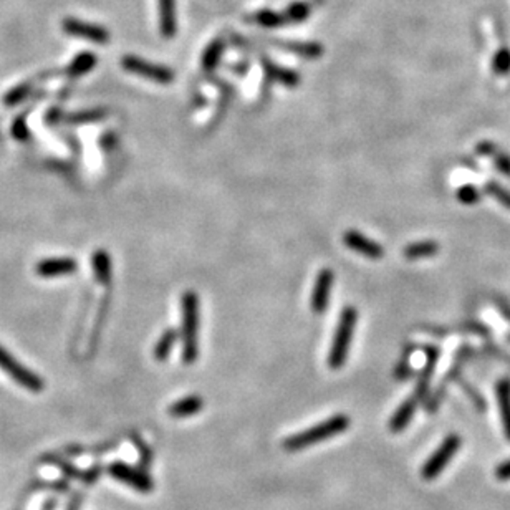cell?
Instances as JSON below:
<instances>
[{
    "mask_svg": "<svg viewBox=\"0 0 510 510\" xmlns=\"http://www.w3.org/2000/svg\"><path fill=\"white\" fill-rule=\"evenodd\" d=\"M486 191L491 196L496 197V199L501 202L504 207H507V209L510 211V192L507 189H504V187L499 186L497 182H489V184L486 186Z\"/></svg>",
    "mask_w": 510,
    "mask_h": 510,
    "instance_id": "29",
    "label": "cell"
},
{
    "mask_svg": "<svg viewBox=\"0 0 510 510\" xmlns=\"http://www.w3.org/2000/svg\"><path fill=\"white\" fill-rule=\"evenodd\" d=\"M93 274L100 284H109L111 280V257L105 251H95L91 255Z\"/></svg>",
    "mask_w": 510,
    "mask_h": 510,
    "instance_id": "20",
    "label": "cell"
},
{
    "mask_svg": "<svg viewBox=\"0 0 510 510\" xmlns=\"http://www.w3.org/2000/svg\"><path fill=\"white\" fill-rule=\"evenodd\" d=\"M497 399H499V409H501L504 431H506V436L510 441V381L509 379H502V381H499Z\"/></svg>",
    "mask_w": 510,
    "mask_h": 510,
    "instance_id": "19",
    "label": "cell"
},
{
    "mask_svg": "<svg viewBox=\"0 0 510 510\" xmlns=\"http://www.w3.org/2000/svg\"><path fill=\"white\" fill-rule=\"evenodd\" d=\"M178 340V331L176 330H166L163 333V336L159 338V341L156 343L154 348V356L158 358L159 361H164L166 358L169 356L171 350H173V345Z\"/></svg>",
    "mask_w": 510,
    "mask_h": 510,
    "instance_id": "23",
    "label": "cell"
},
{
    "mask_svg": "<svg viewBox=\"0 0 510 510\" xmlns=\"http://www.w3.org/2000/svg\"><path fill=\"white\" fill-rule=\"evenodd\" d=\"M30 91H32V85H30V83H24V85L15 86L7 93V95H5L4 103L7 106H17L30 95Z\"/></svg>",
    "mask_w": 510,
    "mask_h": 510,
    "instance_id": "26",
    "label": "cell"
},
{
    "mask_svg": "<svg viewBox=\"0 0 510 510\" xmlns=\"http://www.w3.org/2000/svg\"><path fill=\"white\" fill-rule=\"evenodd\" d=\"M264 66H265V73H267L270 80L277 81V83H280V85L289 86V88H295L296 85H299L300 75L296 71L284 69V66H279L267 60L264 61Z\"/></svg>",
    "mask_w": 510,
    "mask_h": 510,
    "instance_id": "17",
    "label": "cell"
},
{
    "mask_svg": "<svg viewBox=\"0 0 510 510\" xmlns=\"http://www.w3.org/2000/svg\"><path fill=\"white\" fill-rule=\"evenodd\" d=\"M61 27H64V32L66 35L78 36V39H83V40H90L93 44H98V45H105L108 44V40L111 39V35H109L108 30L105 27H101V25L83 22V20H78L73 17L65 19L64 24H61Z\"/></svg>",
    "mask_w": 510,
    "mask_h": 510,
    "instance_id": "8",
    "label": "cell"
},
{
    "mask_svg": "<svg viewBox=\"0 0 510 510\" xmlns=\"http://www.w3.org/2000/svg\"><path fill=\"white\" fill-rule=\"evenodd\" d=\"M105 116H106L105 109H90V111L73 114L71 119L75 123H91V121H95V119H101Z\"/></svg>",
    "mask_w": 510,
    "mask_h": 510,
    "instance_id": "30",
    "label": "cell"
},
{
    "mask_svg": "<svg viewBox=\"0 0 510 510\" xmlns=\"http://www.w3.org/2000/svg\"><path fill=\"white\" fill-rule=\"evenodd\" d=\"M159 32L164 39H173L178 34V7L176 0H158Z\"/></svg>",
    "mask_w": 510,
    "mask_h": 510,
    "instance_id": "12",
    "label": "cell"
},
{
    "mask_svg": "<svg viewBox=\"0 0 510 510\" xmlns=\"http://www.w3.org/2000/svg\"><path fill=\"white\" fill-rule=\"evenodd\" d=\"M108 474L113 479H116L118 482L126 484V486L136 489L139 492H151L154 489L153 479H151L148 474L136 469V467L124 464V462H113V464H109Z\"/></svg>",
    "mask_w": 510,
    "mask_h": 510,
    "instance_id": "7",
    "label": "cell"
},
{
    "mask_svg": "<svg viewBox=\"0 0 510 510\" xmlns=\"http://www.w3.org/2000/svg\"><path fill=\"white\" fill-rule=\"evenodd\" d=\"M222 54H224V41L222 40L212 41V44L204 50V54H202L201 64L204 66V70L206 71L214 70L222 59Z\"/></svg>",
    "mask_w": 510,
    "mask_h": 510,
    "instance_id": "22",
    "label": "cell"
},
{
    "mask_svg": "<svg viewBox=\"0 0 510 510\" xmlns=\"http://www.w3.org/2000/svg\"><path fill=\"white\" fill-rule=\"evenodd\" d=\"M121 66L129 73L148 78V80H153L156 83H159V85H169V83L174 80V73L169 66L151 64V61H146L134 55L123 56Z\"/></svg>",
    "mask_w": 510,
    "mask_h": 510,
    "instance_id": "6",
    "label": "cell"
},
{
    "mask_svg": "<svg viewBox=\"0 0 510 510\" xmlns=\"http://www.w3.org/2000/svg\"><path fill=\"white\" fill-rule=\"evenodd\" d=\"M0 369L7 373L15 383H19L20 386L27 389V391L30 393L44 391V386H45L44 379H41L35 371H32V369L24 366V364L20 363L14 355H10L2 345H0Z\"/></svg>",
    "mask_w": 510,
    "mask_h": 510,
    "instance_id": "4",
    "label": "cell"
},
{
    "mask_svg": "<svg viewBox=\"0 0 510 510\" xmlns=\"http://www.w3.org/2000/svg\"><path fill=\"white\" fill-rule=\"evenodd\" d=\"M333 272L330 269H324L319 274V277L315 280V287L314 294H311V310L315 311L316 315L325 314L328 300H330V290L333 285Z\"/></svg>",
    "mask_w": 510,
    "mask_h": 510,
    "instance_id": "10",
    "label": "cell"
},
{
    "mask_svg": "<svg viewBox=\"0 0 510 510\" xmlns=\"http://www.w3.org/2000/svg\"><path fill=\"white\" fill-rule=\"evenodd\" d=\"M457 199H459L462 204H467V206L477 204L479 199H481V192H479L476 186L466 184L457 191Z\"/></svg>",
    "mask_w": 510,
    "mask_h": 510,
    "instance_id": "28",
    "label": "cell"
},
{
    "mask_svg": "<svg viewBox=\"0 0 510 510\" xmlns=\"http://www.w3.org/2000/svg\"><path fill=\"white\" fill-rule=\"evenodd\" d=\"M477 153L482 156H492L494 158V156L499 153V148L491 141H484L481 144H477Z\"/></svg>",
    "mask_w": 510,
    "mask_h": 510,
    "instance_id": "33",
    "label": "cell"
},
{
    "mask_svg": "<svg viewBox=\"0 0 510 510\" xmlns=\"http://www.w3.org/2000/svg\"><path fill=\"white\" fill-rule=\"evenodd\" d=\"M411 376V368L408 366V363L403 361L396 369V378L398 379H408Z\"/></svg>",
    "mask_w": 510,
    "mask_h": 510,
    "instance_id": "35",
    "label": "cell"
},
{
    "mask_svg": "<svg viewBox=\"0 0 510 510\" xmlns=\"http://www.w3.org/2000/svg\"><path fill=\"white\" fill-rule=\"evenodd\" d=\"M254 20L264 29H277L280 25L287 24L285 22L284 15L272 12V10H260V12L254 15Z\"/></svg>",
    "mask_w": 510,
    "mask_h": 510,
    "instance_id": "24",
    "label": "cell"
},
{
    "mask_svg": "<svg viewBox=\"0 0 510 510\" xmlns=\"http://www.w3.org/2000/svg\"><path fill=\"white\" fill-rule=\"evenodd\" d=\"M496 477L499 481H510V459L502 462L496 469Z\"/></svg>",
    "mask_w": 510,
    "mask_h": 510,
    "instance_id": "34",
    "label": "cell"
},
{
    "mask_svg": "<svg viewBox=\"0 0 510 510\" xmlns=\"http://www.w3.org/2000/svg\"><path fill=\"white\" fill-rule=\"evenodd\" d=\"M437 251H439V246H437L434 241H423V242L409 244V246L404 249V257L408 260L429 259V257H434Z\"/></svg>",
    "mask_w": 510,
    "mask_h": 510,
    "instance_id": "21",
    "label": "cell"
},
{
    "mask_svg": "<svg viewBox=\"0 0 510 510\" xmlns=\"http://www.w3.org/2000/svg\"><path fill=\"white\" fill-rule=\"evenodd\" d=\"M197 326H199V301L194 291L182 295V361L192 364L197 358Z\"/></svg>",
    "mask_w": 510,
    "mask_h": 510,
    "instance_id": "2",
    "label": "cell"
},
{
    "mask_svg": "<svg viewBox=\"0 0 510 510\" xmlns=\"http://www.w3.org/2000/svg\"><path fill=\"white\" fill-rule=\"evenodd\" d=\"M461 447V437L457 434L447 436L442 444L434 451V454L424 462L423 469H421V476L426 481H433L439 474L446 469V466L449 464L452 457L457 454Z\"/></svg>",
    "mask_w": 510,
    "mask_h": 510,
    "instance_id": "5",
    "label": "cell"
},
{
    "mask_svg": "<svg viewBox=\"0 0 510 510\" xmlns=\"http://www.w3.org/2000/svg\"><path fill=\"white\" fill-rule=\"evenodd\" d=\"M348 428H350V418L345 414H335L324 421V423L315 424L314 428L287 437V439L284 441V449L290 452L301 451L305 449V447H311L321 441L330 439L333 436L345 433Z\"/></svg>",
    "mask_w": 510,
    "mask_h": 510,
    "instance_id": "1",
    "label": "cell"
},
{
    "mask_svg": "<svg viewBox=\"0 0 510 510\" xmlns=\"http://www.w3.org/2000/svg\"><path fill=\"white\" fill-rule=\"evenodd\" d=\"M494 163H496V168L501 171L502 174L510 176V156L504 154L499 151V153L494 156Z\"/></svg>",
    "mask_w": 510,
    "mask_h": 510,
    "instance_id": "32",
    "label": "cell"
},
{
    "mask_svg": "<svg viewBox=\"0 0 510 510\" xmlns=\"http://www.w3.org/2000/svg\"><path fill=\"white\" fill-rule=\"evenodd\" d=\"M12 134L15 139H19V141H25V139H29L30 131L27 128V123H25L24 118H17L12 124Z\"/></svg>",
    "mask_w": 510,
    "mask_h": 510,
    "instance_id": "31",
    "label": "cell"
},
{
    "mask_svg": "<svg viewBox=\"0 0 510 510\" xmlns=\"http://www.w3.org/2000/svg\"><path fill=\"white\" fill-rule=\"evenodd\" d=\"M96 64L98 59L95 54H91V51H81V54H78L75 59L70 61L66 73H69V76L71 78H80L95 69Z\"/></svg>",
    "mask_w": 510,
    "mask_h": 510,
    "instance_id": "18",
    "label": "cell"
},
{
    "mask_svg": "<svg viewBox=\"0 0 510 510\" xmlns=\"http://www.w3.org/2000/svg\"><path fill=\"white\" fill-rule=\"evenodd\" d=\"M343 242H345V246L350 247L351 251L363 254L364 257H368V259L378 260L383 257V247L379 246L378 242L371 241V239H368L366 236H363V234L356 232V231L345 232V236H343Z\"/></svg>",
    "mask_w": 510,
    "mask_h": 510,
    "instance_id": "11",
    "label": "cell"
},
{
    "mask_svg": "<svg viewBox=\"0 0 510 510\" xmlns=\"http://www.w3.org/2000/svg\"><path fill=\"white\" fill-rule=\"evenodd\" d=\"M202 408H204V401H202V398L196 396V394H192V396H186L171 404L169 414L173 416V418H189V416L199 413Z\"/></svg>",
    "mask_w": 510,
    "mask_h": 510,
    "instance_id": "16",
    "label": "cell"
},
{
    "mask_svg": "<svg viewBox=\"0 0 510 510\" xmlns=\"http://www.w3.org/2000/svg\"><path fill=\"white\" fill-rule=\"evenodd\" d=\"M418 403H419L418 398L411 396L399 406L396 413L393 414L391 421H389V429H391V433H401V431L406 429V426H408L411 423V419H413L416 408H418Z\"/></svg>",
    "mask_w": 510,
    "mask_h": 510,
    "instance_id": "14",
    "label": "cell"
},
{
    "mask_svg": "<svg viewBox=\"0 0 510 510\" xmlns=\"http://www.w3.org/2000/svg\"><path fill=\"white\" fill-rule=\"evenodd\" d=\"M76 269H78V264L75 259L56 257V259L40 260V262L36 264L35 272L36 275H40V277L51 279V277H61V275L75 274Z\"/></svg>",
    "mask_w": 510,
    "mask_h": 510,
    "instance_id": "9",
    "label": "cell"
},
{
    "mask_svg": "<svg viewBox=\"0 0 510 510\" xmlns=\"http://www.w3.org/2000/svg\"><path fill=\"white\" fill-rule=\"evenodd\" d=\"M310 12H311V7L309 4L295 2V4H291L287 10H285V14H284L285 22L300 24V22H304V20L309 19Z\"/></svg>",
    "mask_w": 510,
    "mask_h": 510,
    "instance_id": "25",
    "label": "cell"
},
{
    "mask_svg": "<svg viewBox=\"0 0 510 510\" xmlns=\"http://www.w3.org/2000/svg\"><path fill=\"white\" fill-rule=\"evenodd\" d=\"M274 44H277L280 49H285L296 54L305 60H316L324 55V45H320L319 41H277L274 40Z\"/></svg>",
    "mask_w": 510,
    "mask_h": 510,
    "instance_id": "13",
    "label": "cell"
},
{
    "mask_svg": "<svg viewBox=\"0 0 510 510\" xmlns=\"http://www.w3.org/2000/svg\"><path fill=\"white\" fill-rule=\"evenodd\" d=\"M426 355H428V363H426L423 373H421V376L418 379V386H416V394H414L418 399H423L429 391V383H431V378H433L437 358H439V350L434 346H428L426 348Z\"/></svg>",
    "mask_w": 510,
    "mask_h": 510,
    "instance_id": "15",
    "label": "cell"
},
{
    "mask_svg": "<svg viewBox=\"0 0 510 510\" xmlns=\"http://www.w3.org/2000/svg\"><path fill=\"white\" fill-rule=\"evenodd\" d=\"M492 69L497 75H509L510 73V50L509 49H501L494 56L492 60Z\"/></svg>",
    "mask_w": 510,
    "mask_h": 510,
    "instance_id": "27",
    "label": "cell"
},
{
    "mask_svg": "<svg viewBox=\"0 0 510 510\" xmlns=\"http://www.w3.org/2000/svg\"><path fill=\"white\" fill-rule=\"evenodd\" d=\"M356 310L353 306H346L341 311L340 321H338L335 338H333L330 355H328V364L331 369L341 368L346 361L348 351H350L353 331H355L356 325Z\"/></svg>",
    "mask_w": 510,
    "mask_h": 510,
    "instance_id": "3",
    "label": "cell"
}]
</instances>
